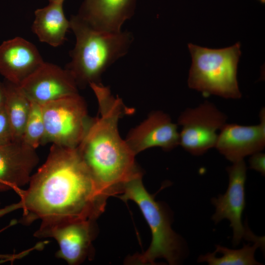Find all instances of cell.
I'll return each instance as SVG.
<instances>
[{"label": "cell", "instance_id": "6da1fadb", "mask_svg": "<svg viewBox=\"0 0 265 265\" xmlns=\"http://www.w3.org/2000/svg\"><path fill=\"white\" fill-rule=\"evenodd\" d=\"M29 186L15 192L20 198L5 214L23 210L20 223L40 225L94 220L104 211L108 197L99 187L77 148L52 144L45 162L32 174Z\"/></svg>", "mask_w": 265, "mask_h": 265}, {"label": "cell", "instance_id": "7a4b0ae2", "mask_svg": "<svg viewBox=\"0 0 265 265\" xmlns=\"http://www.w3.org/2000/svg\"><path fill=\"white\" fill-rule=\"evenodd\" d=\"M98 104V114L90 125L78 151L99 187L107 196L121 193L123 184L141 173L135 155L120 136L119 119L131 114L121 99L114 97L108 87L91 83Z\"/></svg>", "mask_w": 265, "mask_h": 265}, {"label": "cell", "instance_id": "3957f363", "mask_svg": "<svg viewBox=\"0 0 265 265\" xmlns=\"http://www.w3.org/2000/svg\"><path fill=\"white\" fill-rule=\"evenodd\" d=\"M69 22L76 42L70 52L71 60L66 69L79 88H83L91 83H102L104 72L127 53L132 41V34L94 28L77 15H73Z\"/></svg>", "mask_w": 265, "mask_h": 265}, {"label": "cell", "instance_id": "277c9868", "mask_svg": "<svg viewBox=\"0 0 265 265\" xmlns=\"http://www.w3.org/2000/svg\"><path fill=\"white\" fill-rule=\"evenodd\" d=\"M141 173L125 182L120 197L132 200L139 207L152 232V242L142 254L134 256L131 263L153 265L158 259H165L169 265H177L185 258L186 247L184 240L171 228L169 214L163 206L156 201L144 187Z\"/></svg>", "mask_w": 265, "mask_h": 265}, {"label": "cell", "instance_id": "5b68a950", "mask_svg": "<svg viewBox=\"0 0 265 265\" xmlns=\"http://www.w3.org/2000/svg\"><path fill=\"white\" fill-rule=\"evenodd\" d=\"M192 57L188 85L204 96L215 95L226 99L241 97L237 80L240 44L221 49L188 45Z\"/></svg>", "mask_w": 265, "mask_h": 265}, {"label": "cell", "instance_id": "8992f818", "mask_svg": "<svg viewBox=\"0 0 265 265\" xmlns=\"http://www.w3.org/2000/svg\"><path fill=\"white\" fill-rule=\"evenodd\" d=\"M41 106L45 125L42 145L77 148L92 119L84 99L77 93Z\"/></svg>", "mask_w": 265, "mask_h": 265}, {"label": "cell", "instance_id": "52a82bcc", "mask_svg": "<svg viewBox=\"0 0 265 265\" xmlns=\"http://www.w3.org/2000/svg\"><path fill=\"white\" fill-rule=\"evenodd\" d=\"M227 119L225 113L207 101L186 108L178 119V125L182 126L179 145L192 155H203L215 147L218 132Z\"/></svg>", "mask_w": 265, "mask_h": 265}, {"label": "cell", "instance_id": "ba28073f", "mask_svg": "<svg viewBox=\"0 0 265 265\" xmlns=\"http://www.w3.org/2000/svg\"><path fill=\"white\" fill-rule=\"evenodd\" d=\"M226 170L229 176L228 186L224 194L212 199L215 208L212 220L215 224L224 219L229 220L233 232V245H238L243 238L255 242L259 238L244 228L241 221L242 213L245 205L246 164L243 159L241 160L233 163L226 168Z\"/></svg>", "mask_w": 265, "mask_h": 265}, {"label": "cell", "instance_id": "9c48e42d", "mask_svg": "<svg viewBox=\"0 0 265 265\" xmlns=\"http://www.w3.org/2000/svg\"><path fill=\"white\" fill-rule=\"evenodd\" d=\"M93 220H79L40 225L34 236L52 238L58 243L55 256L69 265H78L89 256L93 238Z\"/></svg>", "mask_w": 265, "mask_h": 265}, {"label": "cell", "instance_id": "30bf717a", "mask_svg": "<svg viewBox=\"0 0 265 265\" xmlns=\"http://www.w3.org/2000/svg\"><path fill=\"white\" fill-rule=\"evenodd\" d=\"M20 86L31 101L41 105L79 93L77 83L69 70L46 62Z\"/></svg>", "mask_w": 265, "mask_h": 265}, {"label": "cell", "instance_id": "8fae6325", "mask_svg": "<svg viewBox=\"0 0 265 265\" xmlns=\"http://www.w3.org/2000/svg\"><path fill=\"white\" fill-rule=\"evenodd\" d=\"M260 123L251 126L225 123L218 134L215 147L232 163L261 152L265 146V109L259 113Z\"/></svg>", "mask_w": 265, "mask_h": 265}, {"label": "cell", "instance_id": "7c38bea8", "mask_svg": "<svg viewBox=\"0 0 265 265\" xmlns=\"http://www.w3.org/2000/svg\"><path fill=\"white\" fill-rule=\"evenodd\" d=\"M126 142L136 155L147 149L158 147L170 151L179 145L178 125L162 111H154L129 132Z\"/></svg>", "mask_w": 265, "mask_h": 265}, {"label": "cell", "instance_id": "4fadbf2b", "mask_svg": "<svg viewBox=\"0 0 265 265\" xmlns=\"http://www.w3.org/2000/svg\"><path fill=\"white\" fill-rule=\"evenodd\" d=\"M39 160L36 149L23 141L0 145V191L28 184Z\"/></svg>", "mask_w": 265, "mask_h": 265}, {"label": "cell", "instance_id": "5bb4252c", "mask_svg": "<svg viewBox=\"0 0 265 265\" xmlns=\"http://www.w3.org/2000/svg\"><path fill=\"white\" fill-rule=\"evenodd\" d=\"M44 62L34 45L22 37L0 45V74L14 84L20 85Z\"/></svg>", "mask_w": 265, "mask_h": 265}, {"label": "cell", "instance_id": "9a60e30c", "mask_svg": "<svg viewBox=\"0 0 265 265\" xmlns=\"http://www.w3.org/2000/svg\"><path fill=\"white\" fill-rule=\"evenodd\" d=\"M136 0H84L77 15L94 28L119 32L133 13Z\"/></svg>", "mask_w": 265, "mask_h": 265}, {"label": "cell", "instance_id": "2e32d148", "mask_svg": "<svg viewBox=\"0 0 265 265\" xmlns=\"http://www.w3.org/2000/svg\"><path fill=\"white\" fill-rule=\"evenodd\" d=\"M32 30L39 40L53 47L62 45L65 40L70 22L64 14L62 4H49L35 11Z\"/></svg>", "mask_w": 265, "mask_h": 265}, {"label": "cell", "instance_id": "e0dca14e", "mask_svg": "<svg viewBox=\"0 0 265 265\" xmlns=\"http://www.w3.org/2000/svg\"><path fill=\"white\" fill-rule=\"evenodd\" d=\"M4 108L12 128L13 141L21 142L29 113L31 101L19 85L5 80Z\"/></svg>", "mask_w": 265, "mask_h": 265}, {"label": "cell", "instance_id": "ac0fdd59", "mask_svg": "<svg viewBox=\"0 0 265 265\" xmlns=\"http://www.w3.org/2000/svg\"><path fill=\"white\" fill-rule=\"evenodd\" d=\"M263 241L254 242L252 245L244 244L239 249H231L220 245H216L213 252L219 254L216 256L213 253L200 255L198 258L200 263L206 262L210 265H260L255 259V253L260 246L263 247Z\"/></svg>", "mask_w": 265, "mask_h": 265}, {"label": "cell", "instance_id": "d6986e66", "mask_svg": "<svg viewBox=\"0 0 265 265\" xmlns=\"http://www.w3.org/2000/svg\"><path fill=\"white\" fill-rule=\"evenodd\" d=\"M45 135V125L41 105L31 101L29 113L25 125L22 141L36 149L42 145Z\"/></svg>", "mask_w": 265, "mask_h": 265}, {"label": "cell", "instance_id": "ffe728a7", "mask_svg": "<svg viewBox=\"0 0 265 265\" xmlns=\"http://www.w3.org/2000/svg\"><path fill=\"white\" fill-rule=\"evenodd\" d=\"M12 141V128L3 106L0 109V145L6 144Z\"/></svg>", "mask_w": 265, "mask_h": 265}, {"label": "cell", "instance_id": "44dd1931", "mask_svg": "<svg viewBox=\"0 0 265 265\" xmlns=\"http://www.w3.org/2000/svg\"><path fill=\"white\" fill-rule=\"evenodd\" d=\"M250 168L265 176V155L261 152L251 155L249 160Z\"/></svg>", "mask_w": 265, "mask_h": 265}, {"label": "cell", "instance_id": "7402d4cb", "mask_svg": "<svg viewBox=\"0 0 265 265\" xmlns=\"http://www.w3.org/2000/svg\"><path fill=\"white\" fill-rule=\"evenodd\" d=\"M5 101V90L3 82L0 81V109H1L4 105Z\"/></svg>", "mask_w": 265, "mask_h": 265}, {"label": "cell", "instance_id": "603a6c76", "mask_svg": "<svg viewBox=\"0 0 265 265\" xmlns=\"http://www.w3.org/2000/svg\"><path fill=\"white\" fill-rule=\"evenodd\" d=\"M49 2L63 4L64 0H48Z\"/></svg>", "mask_w": 265, "mask_h": 265}, {"label": "cell", "instance_id": "cb8c5ba5", "mask_svg": "<svg viewBox=\"0 0 265 265\" xmlns=\"http://www.w3.org/2000/svg\"><path fill=\"white\" fill-rule=\"evenodd\" d=\"M262 3H264L265 2V0H259Z\"/></svg>", "mask_w": 265, "mask_h": 265}, {"label": "cell", "instance_id": "d4e9b609", "mask_svg": "<svg viewBox=\"0 0 265 265\" xmlns=\"http://www.w3.org/2000/svg\"><path fill=\"white\" fill-rule=\"evenodd\" d=\"M5 229H6V228H4L1 229V230H0V232H1V231H2L3 230H4Z\"/></svg>", "mask_w": 265, "mask_h": 265}]
</instances>
